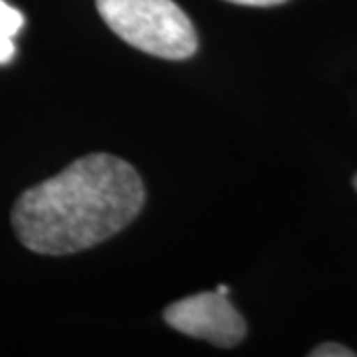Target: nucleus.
Instances as JSON below:
<instances>
[{"label": "nucleus", "instance_id": "f257e3e1", "mask_svg": "<svg viewBox=\"0 0 357 357\" xmlns=\"http://www.w3.org/2000/svg\"><path fill=\"white\" fill-rule=\"evenodd\" d=\"M143 203L135 167L115 155L93 153L26 189L14 203L13 227L36 255H74L121 232Z\"/></svg>", "mask_w": 357, "mask_h": 357}, {"label": "nucleus", "instance_id": "f03ea898", "mask_svg": "<svg viewBox=\"0 0 357 357\" xmlns=\"http://www.w3.org/2000/svg\"><path fill=\"white\" fill-rule=\"evenodd\" d=\"M103 22L129 46L163 60H187L199 38L173 0H96Z\"/></svg>", "mask_w": 357, "mask_h": 357}, {"label": "nucleus", "instance_id": "7ed1b4c3", "mask_svg": "<svg viewBox=\"0 0 357 357\" xmlns=\"http://www.w3.org/2000/svg\"><path fill=\"white\" fill-rule=\"evenodd\" d=\"M163 318L173 330L218 347L241 344L246 335V324L241 314L230 304L229 298L217 290L173 302L167 306Z\"/></svg>", "mask_w": 357, "mask_h": 357}, {"label": "nucleus", "instance_id": "20e7f679", "mask_svg": "<svg viewBox=\"0 0 357 357\" xmlns=\"http://www.w3.org/2000/svg\"><path fill=\"white\" fill-rule=\"evenodd\" d=\"M22 26H24V16L4 0H0V32L16 36Z\"/></svg>", "mask_w": 357, "mask_h": 357}, {"label": "nucleus", "instance_id": "39448f33", "mask_svg": "<svg viewBox=\"0 0 357 357\" xmlns=\"http://www.w3.org/2000/svg\"><path fill=\"white\" fill-rule=\"evenodd\" d=\"M312 357H354L356 351H351L349 347L340 344H321L318 347H314L310 351Z\"/></svg>", "mask_w": 357, "mask_h": 357}, {"label": "nucleus", "instance_id": "423d86ee", "mask_svg": "<svg viewBox=\"0 0 357 357\" xmlns=\"http://www.w3.org/2000/svg\"><path fill=\"white\" fill-rule=\"evenodd\" d=\"M16 54V46H14V36L0 32V64L10 62Z\"/></svg>", "mask_w": 357, "mask_h": 357}, {"label": "nucleus", "instance_id": "0eeeda50", "mask_svg": "<svg viewBox=\"0 0 357 357\" xmlns=\"http://www.w3.org/2000/svg\"><path fill=\"white\" fill-rule=\"evenodd\" d=\"M232 4H243V6H276L286 0H227Z\"/></svg>", "mask_w": 357, "mask_h": 357}, {"label": "nucleus", "instance_id": "6e6552de", "mask_svg": "<svg viewBox=\"0 0 357 357\" xmlns=\"http://www.w3.org/2000/svg\"><path fill=\"white\" fill-rule=\"evenodd\" d=\"M217 292L222 294V296H229V288H227V286H218Z\"/></svg>", "mask_w": 357, "mask_h": 357}, {"label": "nucleus", "instance_id": "1a4fd4ad", "mask_svg": "<svg viewBox=\"0 0 357 357\" xmlns=\"http://www.w3.org/2000/svg\"><path fill=\"white\" fill-rule=\"evenodd\" d=\"M354 187H356V191H357V175H356V178H354Z\"/></svg>", "mask_w": 357, "mask_h": 357}]
</instances>
